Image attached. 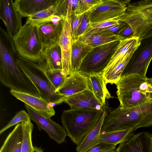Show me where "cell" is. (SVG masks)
I'll use <instances>...</instances> for the list:
<instances>
[{
	"mask_svg": "<svg viewBox=\"0 0 152 152\" xmlns=\"http://www.w3.org/2000/svg\"><path fill=\"white\" fill-rule=\"evenodd\" d=\"M118 36L121 40L134 37L132 28L125 22L120 30Z\"/></svg>",
	"mask_w": 152,
	"mask_h": 152,
	"instance_id": "cell-38",
	"label": "cell"
},
{
	"mask_svg": "<svg viewBox=\"0 0 152 152\" xmlns=\"http://www.w3.org/2000/svg\"><path fill=\"white\" fill-rule=\"evenodd\" d=\"M102 74H94L88 77V90L94 95L97 101L106 107L107 100L113 98L106 87Z\"/></svg>",
	"mask_w": 152,
	"mask_h": 152,
	"instance_id": "cell-21",
	"label": "cell"
},
{
	"mask_svg": "<svg viewBox=\"0 0 152 152\" xmlns=\"http://www.w3.org/2000/svg\"><path fill=\"white\" fill-rule=\"evenodd\" d=\"M119 21L118 24L108 27L96 28H90L83 35L87 34H96L109 36H118L121 28L125 23L124 21Z\"/></svg>",
	"mask_w": 152,
	"mask_h": 152,
	"instance_id": "cell-32",
	"label": "cell"
},
{
	"mask_svg": "<svg viewBox=\"0 0 152 152\" xmlns=\"http://www.w3.org/2000/svg\"><path fill=\"white\" fill-rule=\"evenodd\" d=\"M134 52L128 53L115 64L106 68L102 75L107 84H115L120 79Z\"/></svg>",
	"mask_w": 152,
	"mask_h": 152,
	"instance_id": "cell-23",
	"label": "cell"
},
{
	"mask_svg": "<svg viewBox=\"0 0 152 152\" xmlns=\"http://www.w3.org/2000/svg\"><path fill=\"white\" fill-rule=\"evenodd\" d=\"M12 39L15 50L20 56L37 63L43 49L37 25L27 18Z\"/></svg>",
	"mask_w": 152,
	"mask_h": 152,
	"instance_id": "cell-6",
	"label": "cell"
},
{
	"mask_svg": "<svg viewBox=\"0 0 152 152\" xmlns=\"http://www.w3.org/2000/svg\"><path fill=\"white\" fill-rule=\"evenodd\" d=\"M115 148L114 144L101 142L83 152H110Z\"/></svg>",
	"mask_w": 152,
	"mask_h": 152,
	"instance_id": "cell-37",
	"label": "cell"
},
{
	"mask_svg": "<svg viewBox=\"0 0 152 152\" xmlns=\"http://www.w3.org/2000/svg\"><path fill=\"white\" fill-rule=\"evenodd\" d=\"M119 21L115 19L102 21L94 23H90V28H92L106 27L118 24Z\"/></svg>",
	"mask_w": 152,
	"mask_h": 152,
	"instance_id": "cell-40",
	"label": "cell"
},
{
	"mask_svg": "<svg viewBox=\"0 0 152 152\" xmlns=\"http://www.w3.org/2000/svg\"><path fill=\"white\" fill-rule=\"evenodd\" d=\"M132 129L108 132H101L100 142L114 144L115 146L134 134Z\"/></svg>",
	"mask_w": 152,
	"mask_h": 152,
	"instance_id": "cell-28",
	"label": "cell"
},
{
	"mask_svg": "<svg viewBox=\"0 0 152 152\" xmlns=\"http://www.w3.org/2000/svg\"><path fill=\"white\" fill-rule=\"evenodd\" d=\"M10 91L17 99L41 114L49 118L55 115V111L53 105L41 97L13 89H10Z\"/></svg>",
	"mask_w": 152,
	"mask_h": 152,
	"instance_id": "cell-15",
	"label": "cell"
},
{
	"mask_svg": "<svg viewBox=\"0 0 152 152\" xmlns=\"http://www.w3.org/2000/svg\"><path fill=\"white\" fill-rule=\"evenodd\" d=\"M70 21L67 18L63 19V27L59 45L62 55V70L67 76L70 74V59L72 44Z\"/></svg>",
	"mask_w": 152,
	"mask_h": 152,
	"instance_id": "cell-17",
	"label": "cell"
},
{
	"mask_svg": "<svg viewBox=\"0 0 152 152\" xmlns=\"http://www.w3.org/2000/svg\"><path fill=\"white\" fill-rule=\"evenodd\" d=\"M64 102L69 106L70 108H89L103 111L106 110V107L102 106L88 90L66 97Z\"/></svg>",
	"mask_w": 152,
	"mask_h": 152,
	"instance_id": "cell-19",
	"label": "cell"
},
{
	"mask_svg": "<svg viewBox=\"0 0 152 152\" xmlns=\"http://www.w3.org/2000/svg\"><path fill=\"white\" fill-rule=\"evenodd\" d=\"M44 71L52 87L56 92L63 84L67 76L64 73L62 69Z\"/></svg>",
	"mask_w": 152,
	"mask_h": 152,
	"instance_id": "cell-31",
	"label": "cell"
},
{
	"mask_svg": "<svg viewBox=\"0 0 152 152\" xmlns=\"http://www.w3.org/2000/svg\"><path fill=\"white\" fill-rule=\"evenodd\" d=\"M147 81L149 84L152 87V77L149 78H148Z\"/></svg>",
	"mask_w": 152,
	"mask_h": 152,
	"instance_id": "cell-42",
	"label": "cell"
},
{
	"mask_svg": "<svg viewBox=\"0 0 152 152\" xmlns=\"http://www.w3.org/2000/svg\"><path fill=\"white\" fill-rule=\"evenodd\" d=\"M0 17L6 27L7 33L12 38L22 26L21 16L13 0H0Z\"/></svg>",
	"mask_w": 152,
	"mask_h": 152,
	"instance_id": "cell-13",
	"label": "cell"
},
{
	"mask_svg": "<svg viewBox=\"0 0 152 152\" xmlns=\"http://www.w3.org/2000/svg\"><path fill=\"white\" fill-rule=\"evenodd\" d=\"M140 44L138 39L136 37L121 40L106 67L115 64L128 53L134 52Z\"/></svg>",
	"mask_w": 152,
	"mask_h": 152,
	"instance_id": "cell-26",
	"label": "cell"
},
{
	"mask_svg": "<svg viewBox=\"0 0 152 152\" xmlns=\"http://www.w3.org/2000/svg\"><path fill=\"white\" fill-rule=\"evenodd\" d=\"M30 119V115L25 110H20L17 113L13 118L0 130L1 134L11 127Z\"/></svg>",
	"mask_w": 152,
	"mask_h": 152,
	"instance_id": "cell-35",
	"label": "cell"
},
{
	"mask_svg": "<svg viewBox=\"0 0 152 152\" xmlns=\"http://www.w3.org/2000/svg\"><path fill=\"white\" fill-rule=\"evenodd\" d=\"M57 0H16L15 5L22 17L35 14L56 4Z\"/></svg>",
	"mask_w": 152,
	"mask_h": 152,
	"instance_id": "cell-20",
	"label": "cell"
},
{
	"mask_svg": "<svg viewBox=\"0 0 152 152\" xmlns=\"http://www.w3.org/2000/svg\"><path fill=\"white\" fill-rule=\"evenodd\" d=\"M107 113L105 110L94 128L85 137L76 147L77 152H83L100 142V135L104 121Z\"/></svg>",
	"mask_w": 152,
	"mask_h": 152,
	"instance_id": "cell-24",
	"label": "cell"
},
{
	"mask_svg": "<svg viewBox=\"0 0 152 152\" xmlns=\"http://www.w3.org/2000/svg\"><path fill=\"white\" fill-rule=\"evenodd\" d=\"M77 39L92 48L114 41L121 40L117 35L109 36L96 34H85Z\"/></svg>",
	"mask_w": 152,
	"mask_h": 152,
	"instance_id": "cell-27",
	"label": "cell"
},
{
	"mask_svg": "<svg viewBox=\"0 0 152 152\" xmlns=\"http://www.w3.org/2000/svg\"><path fill=\"white\" fill-rule=\"evenodd\" d=\"M151 143L150 152H152V133L151 134Z\"/></svg>",
	"mask_w": 152,
	"mask_h": 152,
	"instance_id": "cell-43",
	"label": "cell"
},
{
	"mask_svg": "<svg viewBox=\"0 0 152 152\" xmlns=\"http://www.w3.org/2000/svg\"><path fill=\"white\" fill-rule=\"evenodd\" d=\"M23 128V138L21 152H32L34 147L31 140V134L34 126L30 119L21 123Z\"/></svg>",
	"mask_w": 152,
	"mask_h": 152,
	"instance_id": "cell-30",
	"label": "cell"
},
{
	"mask_svg": "<svg viewBox=\"0 0 152 152\" xmlns=\"http://www.w3.org/2000/svg\"><path fill=\"white\" fill-rule=\"evenodd\" d=\"M25 106L30 119L36 123L39 130L42 129L45 131L50 138L58 144L65 142L67 135L63 127L54 121L50 118L41 114L26 104H25Z\"/></svg>",
	"mask_w": 152,
	"mask_h": 152,
	"instance_id": "cell-12",
	"label": "cell"
},
{
	"mask_svg": "<svg viewBox=\"0 0 152 152\" xmlns=\"http://www.w3.org/2000/svg\"><path fill=\"white\" fill-rule=\"evenodd\" d=\"M11 43L7 45L4 39H0V80L10 89L26 92L40 97L36 88L16 62L12 52L16 51Z\"/></svg>",
	"mask_w": 152,
	"mask_h": 152,
	"instance_id": "cell-2",
	"label": "cell"
},
{
	"mask_svg": "<svg viewBox=\"0 0 152 152\" xmlns=\"http://www.w3.org/2000/svg\"><path fill=\"white\" fill-rule=\"evenodd\" d=\"M89 12H86L81 15L80 24L74 38L78 39L82 36L90 27Z\"/></svg>",
	"mask_w": 152,
	"mask_h": 152,
	"instance_id": "cell-36",
	"label": "cell"
},
{
	"mask_svg": "<svg viewBox=\"0 0 152 152\" xmlns=\"http://www.w3.org/2000/svg\"><path fill=\"white\" fill-rule=\"evenodd\" d=\"M56 4L28 17L35 24L47 19L56 13Z\"/></svg>",
	"mask_w": 152,
	"mask_h": 152,
	"instance_id": "cell-33",
	"label": "cell"
},
{
	"mask_svg": "<svg viewBox=\"0 0 152 152\" xmlns=\"http://www.w3.org/2000/svg\"><path fill=\"white\" fill-rule=\"evenodd\" d=\"M32 152H43V150L41 147H38L36 146L34 147Z\"/></svg>",
	"mask_w": 152,
	"mask_h": 152,
	"instance_id": "cell-41",
	"label": "cell"
},
{
	"mask_svg": "<svg viewBox=\"0 0 152 152\" xmlns=\"http://www.w3.org/2000/svg\"><path fill=\"white\" fill-rule=\"evenodd\" d=\"M121 40L110 42L93 48L86 57L78 71L88 77L102 74Z\"/></svg>",
	"mask_w": 152,
	"mask_h": 152,
	"instance_id": "cell-8",
	"label": "cell"
},
{
	"mask_svg": "<svg viewBox=\"0 0 152 152\" xmlns=\"http://www.w3.org/2000/svg\"><path fill=\"white\" fill-rule=\"evenodd\" d=\"M127 8L120 0H102L89 11L90 23L116 19L124 14Z\"/></svg>",
	"mask_w": 152,
	"mask_h": 152,
	"instance_id": "cell-11",
	"label": "cell"
},
{
	"mask_svg": "<svg viewBox=\"0 0 152 152\" xmlns=\"http://www.w3.org/2000/svg\"><path fill=\"white\" fill-rule=\"evenodd\" d=\"M151 134L143 132L134 133L119 144L116 152H150Z\"/></svg>",
	"mask_w": 152,
	"mask_h": 152,
	"instance_id": "cell-14",
	"label": "cell"
},
{
	"mask_svg": "<svg viewBox=\"0 0 152 152\" xmlns=\"http://www.w3.org/2000/svg\"><path fill=\"white\" fill-rule=\"evenodd\" d=\"M16 62L20 69L33 83L40 97L54 105L64 102L66 97L55 92L44 70L37 63L26 59L18 54L16 56Z\"/></svg>",
	"mask_w": 152,
	"mask_h": 152,
	"instance_id": "cell-5",
	"label": "cell"
},
{
	"mask_svg": "<svg viewBox=\"0 0 152 152\" xmlns=\"http://www.w3.org/2000/svg\"><path fill=\"white\" fill-rule=\"evenodd\" d=\"M81 15H77L74 13L70 19V25L72 39L75 38L78 28Z\"/></svg>",
	"mask_w": 152,
	"mask_h": 152,
	"instance_id": "cell-39",
	"label": "cell"
},
{
	"mask_svg": "<svg viewBox=\"0 0 152 152\" xmlns=\"http://www.w3.org/2000/svg\"><path fill=\"white\" fill-rule=\"evenodd\" d=\"M79 0H57L56 13L63 19L67 18L70 21L72 14L75 13Z\"/></svg>",
	"mask_w": 152,
	"mask_h": 152,
	"instance_id": "cell-29",
	"label": "cell"
},
{
	"mask_svg": "<svg viewBox=\"0 0 152 152\" xmlns=\"http://www.w3.org/2000/svg\"><path fill=\"white\" fill-rule=\"evenodd\" d=\"M139 40L140 44L133 53L121 77L133 74L146 77L152 59V29Z\"/></svg>",
	"mask_w": 152,
	"mask_h": 152,
	"instance_id": "cell-9",
	"label": "cell"
},
{
	"mask_svg": "<svg viewBox=\"0 0 152 152\" xmlns=\"http://www.w3.org/2000/svg\"><path fill=\"white\" fill-rule=\"evenodd\" d=\"M102 1V0H79L75 11V14L77 15H82L89 11Z\"/></svg>",
	"mask_w": 152,
	"mask_h": 152,
	"instance_id": "cell-34",
	"label": "cell"
},
{
	"mask_svg": "<svg viewBox=\"0 0 152 152\" xmlns=\"http://www.w3.org/2000/svg\"><path fill=\"white\" fill-rule=\"evenodd\" d=\"M88 77L78 71L67 75L63 84L56 91L66 97L88 90Z\"/></svg>",
	"mask_w": 152,
	"mask_h": 152,
	"instance_id": "cell-16",
	"label": "cell"
},
{
	"mask_svg": "<svg viewBox=\"0 0 152 152\" xmlns=\"http://www.w3.org/2000/svg\"><path fill=\"white\" fill-rule=\"evenodd\" d=\"M117 19L131 26L134 37H140L152 29V0L130 3L126 12Z\"/></svg>",
	"mask_w": 152,
	"mask_h": 152,
	"instance_id": "cell-7",
	"label": "cell"
},
{
	"mask_svg": "<svg viewBox=\"0 0 152 152\" xmlns=\"http://www.w3.org/2000/svg\"><path fill=\"white\" fill-rule=\"evenodd\" d=\"M37 64L45 71L62 69V55L59 45L44 48Z\"/></svg>",
	"mask_w": 152,
	"mask_h": 152,
	"instance_id": "cell-18",
	"label": "cell"
},
{
	"mask_svg": "<svg viewBox=\"0 0 152 152\" xmlns=\"http://www.w3.org/2000/svg\"><path fill=\"white\" fill-rule=\"evenodd\" d=\"M152 126V100L140 105L124 109L119 106L107 113L101 132Z\"/></svg>",
	"mask_w": 152,
	"mask_h": 152,
	"instance_id": "cell-1",
	"label": "cell"
},
{
	"mask_svg": "<svg viewBox=\"0 0 152 152\" xmlns=\"http://www.w3.org/2000/svg\"><path fill=\"white\" fill-rule=\"evenodd\" d=\"M104 111L89 108L64 110L61 121L67 135L74 143L79 145L95 126Z\"/></svg>",
	"mask_w": 152,
	"mask_h": 152,
	"instance_id": "cell-3",
	"label": "cell"
},
{
	"mask_svg": "<svg viewBox=\"0 0 152 152\" xmlns=\"http://www.w3.org/2000/svg\"><path fill=\"white\" fill-rule=\"evenodd\" d=\"M43 49L59 44L63 27V19L56 15L36 24Z\"/></svg>",
	"mask_w": 152,
	"mask_h": 152,
	"instance_id": "cell-10",
	"label": "cell"
},
{
	"mask_svg": "<svg viewBox=\"0 0 152 152\" xmlns=\"http://www.w3.org/2000/svg\"><path fill=\"white\" fill-rule=\"evenodd\" d=\"M110 152H116V150L115 149L113 150Z\"/></svg>",
	"mask_w": 152,
	"mask_h": 152,
	"instance_id": "cell-44",
	"label": "cell"
},
{
	"mask_svg": "<svg viewBox=\"0 0 152 152\" xmlns=\"http://www.w3.org/2000/svg\"><path fill=\"white\" fill-rule=\"evenodd\" d=\"M23 138V128L20 123L17 124L8 134L0 152H21Z\"/></svg>",
	"mask_w": 152,
	"mask_h": 152,
	"instance_id": "cell-25",
	"label": "cell"
},
{
	"mask_svg": "<svg viewBox=\"0 0 152 152\" xmlns=\"http://www.w3.org/2000/svg\"><path fill=\"white\" fill-rule=\"evenodd\" d=\"M70 74L78 71L84 59L92 49L79 39H72Z\"/></svg>",
	"mask_w": 152,
	"mask_h": 152,
	"instance_id": "cell-22",
	"label": "cell"
},
{
	"mask_svg": "<svg viewBox=\"0 0 152 152\" xmlns=\"http://www.w3.org/2000/svg\"><path fill=\"white\" fill-rule=\"evenodd\" d=\"M147 79L137 74L121 77L115 84L119 106L127 109L151 101L152 87Z\"/></svg>",
	"mask_w": 152,
	"mask_h": 152,
	"instance_id": "cell-4",
	"label": "cell"
}]
</instances>
